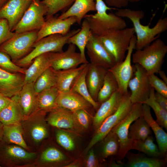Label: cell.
Wrapping results in <instances>:
<instances>
[{
    "instance_id": "12",
    "label": "cell",
    "mask_w": 167,
    "mask_h": 167,
    "mask_svg": "<svg viewBox=\"0 0 167 167\" xmlns=\"http://www.w3.org/2000/svg\"><path fill=\"white\" fill-rule=\"evenodd\" d=\"M75 45L69 44L67 49L61 52H49L50 67L56 71L76 68L89 63L84 60L80 53L76 52Z\"/></svg>"
},
{
    "instance_id": "35",
    "label": "cell",
    "mask_w": 167,
    "mask_h": 167,
    "mask_svg": "<svg viewBox=\"0 0 167 167\" xmlns=\"http://www.w3.org/2000/svg\"><path fill=\"white\" fill-rule=\"evenodd\" d=\"M152 133L150 127L142 115L130 125L128 138L132 142L133 140H144Z\"/></svg>"
},
{
    "instance_id": "45",
    "label": "cell",
    "mask_w": 167,
    "mask_h": 167,
    "mask_svg": "<svg viewBox=\"0 0 167 167\" xmlns=\"http://www.w3.org/2000/svg\"><path fill=\"white\" fill-rule=\"evenodd\" d=\"M148 77L151 87L156 92L167 98V84L155 74L148 75Z\"/></svg>"
},
{
    "instance_id": "18",
    "label": "cell",
    "mask_w": 167,
    "mask_h": 167,
    "mask_svg": "<svg viewBox=\"0 0 167 167\" xmlns=\"http://www.w3.org/2000/svg\"><path fill=\"white\" fill-rule=\"evenodd\" d=\"M46 120L53 126L78 131L73 112L68 109L57 106L49 112Z\"/></svg>"
},
{
    "instance_id": "5",
    "label": "cell",
    "mask_w": 167,
    "mask_h": 167,
    "mask_svg": "<svg viewBox=\"0 0 167 167\" xmlns=\"http://www.w3.org/2000/svg\"><path fill=\"white\" fill-rule=\"evenodd\" d=\"M135 33L133 27L126 28L101 36H95L116 63L125 58L131 40Z\"/></svg>"
},
{
    "instance_id": "13",
    "label": "cell",
    "mask_w": 167,
    "mask_h": 167,
    "mask_svg": "<svg viewBox=\"0 0 167 167\" xmlns=\"http://www.w3.org/2000/svg\"><path fill=\"white\" fill-rule=\"evenodd\" d=\"M45 113L37 110L21 122L22 129L29 134L34 142L38 143L46 138L48 131L45 119Z\"/></svg>"
},
{
    "instance_id": "22",
    "label": "cell",
    "mask_w": 167,
    "mask_h": 167,
    "mask_svg": "<svg viewBox=\"0 0 167 167\" xmlns=\"http://www.w3.org/2000/svg\"><path fill=\"white\" fill-rule=\"evenodd\" d=\"M34 82L24 84L18 95V101L25 117L37 110V95Z\"/></svg>"
},
{
    "instance_id": "56",
    "label": "cell",
    "mask_w": 167,
    "mask_h": 167,
    "mask_svg": "<svg viewBox=\"0 0 167 167\" xmlns=\"http://www.w3.org/2000/svg\"><path fill=\"white\" fill-rule=\"evenodd\" d=\"M1 165H0V167H1Z\"/></svg>"
},
{
    "instance_id": "28",
    "label": "cell",
    "mask_w": 167,
    "mask_h": 167,
    "mask_svg": "<svg viewBox=\"0 0 167 167\" xmlns=\"http://www.w3.org/2000/svg\"><path fill=\"white\" fill-rule=\"evenodd\" d=\"M88 63L83 64L79 66L74 68L56 71V87L59 91L64 92L70 90L75 79L81 73Z\"/></svg>"
},
{
    "instance_id": "9",
    "label": "cell",
    "mask_w": 167,
    "mask_h": 167,
    "mask_svg": "<svg viewBox=\"0 0 167 167\" xmlns=\"http://www.w3.org/2000/svg\"><path fill=\"white\" fill-rule=\"evenodd\" d=\"M47 12V8L42 1L32 0L12 32L20 33L39 30L45 23L44 17Z\"/></svg>"
},
{
    "instance_id": "23",
    "label": "cell",
    "mask_w": 167,
    "mask_h": 167,
    "mask_svg": "<svg viewBox=\"0 0 167 167\" xmlns=\"http://www.w3.org/2000/svg\"><path fill=\"white\" fill-rule=\"evenodd\" d=\"M151 108L142 104V116L155 135L159 150L164 157H167V134L153 118Z\"/></svg>"
},
{
    "instance_id": "8",
    "label": "cell",
    "mask_w": 167,
    "mask_h": 167,
    "mask_svg": "<svg viewBox=\"0 0 167 167\" xmlns=\"http://www.w3.org/2000/svg\"><path fill=\"white\" fill-rule=\"evenodd\" d=\"M38 30L16 33L0 45V51L7 54L14 62L23 58L37 40Z\"/></svg>"
},
{
    "instance_id": "21",
    "label": "cell",
    "mask_w": 167,
    "mask_h": 167,
    "mask_svg": "<svg viewBox=\"0 0 167 167\" xmlns=\"http://www.w3.org/2000/svg\"><path fill=\"white\" fill-rule=\"evenodd\" d=\"M123 95L118 90L101 103L93 117V125L95 129L96 130L106 118L117 110Z\"/></svg>"
},
{
    "instance_id": "32",
    "label": "cell",
    "mask_w": 167,
    "mask_h": 167,
    "mask_svg": "<svg viewBox=\"0 0 167 167\" xmlns=\"http://www.w3.org/2000/svg\"><path fill=\"white\" fill-rule=\"evenodd\" d=\"M21 123L4 125L2 140L7 143H13L28 150V146L23 136Z\"/></svg>"
},
{
    "instance_id": "44",
    "label": "cell",
    "mask_w": 167,
    "mask_h": 167,
    "mask_svg": "<svg viewBox=\"0 0 167 167\" xmlns=\"http://www.w3.org/2000/svg\"><path fill=\"white\" fill-rule=\"evenodd\" d=\"M75 119L78 131L87 129L90 123V118L86 110L80 109L73 112Z\"/></svg>"
},
{
    "instance_id": "11",
    "label": "cell",
    "mask_w": 167,
    "mask_h": 167,
    "mask_svg": "<svg viewBox=\"0 0 167 167\" xmlns=\"http://www.w3.org/2000/svg\"><path fill=\"white\" fill-rule=\"evenodd\" d=\"M135 76L128 84L131 92L130 99L133 104H142L149 97L151 87L146 70L137 64H135Z\"/></svg>"
},
{
    "instance_id": "36",
    "label": "cell",
    "mask_w": 167,
    "mask_h": 167,
    "mask_svg": "<svg viewBox=\"0 0 167 167\" xmlns=\"http://www.w3.org/2000/svg\"><path fill=\"white\" fill-rule=\"evenodd\" d=\"M118 89V86L116 79L113 74L108 70L103 84L98 93L97 101L99 103H102Z\"/></svg>"
},
{
    "instance_id": "1",
    "label": "cell",
    "mask_w": 167,
    "mask_h": 167,
    "mask_svg": "<svg viewBox=\"0 0 167 167\" xmlns=\"http://www.w3.org/2000/svg\"><path fill=\"white\" fill-rule=\"evenodd\" d=\"M115 14L119 17L129 19L132 23L136 35V50L142 49L149 45L167 30V17L161 18L155 25L150 28V23L143 25L140 23V20L143 18L145 15L142 10L120 8Z\"/></svg>"
},
{
    "instance_id": "10",
    "label": "cell",
    "mask_w": 167,
    "mask_h": 167,
    "mask_svg": "<svg viewBox=\"0 0 167 167\" xmlns=\"http://www.w3.org/2000/svg\"><path fill=\"white\" fill-rule=\"evenodd\" d=\"M136 41V36L134 35L131 40L124 59L108 69L113 75L118 82V91L123 95L129 92L128 84L133 76V68L131 61L133 52L135 49Z\"/></svg>"
},
{
    "instance_id": "31",
    "label": "cell",
    "mask_w": 167,
    "mask_h": 167,
    "mask_svg": "<svg viewBox=\"0 0 167 167\" xmlns=\"http://www.w3.org/2000/svg\"><path fill=\"white\" fill-rule=\"evenodd\" d=\"M88 21L84 19L82 22L80 31L71 37L68 41V44H72L77 46L80 51L83 58L88 61L85 55L86 46L92 35Z\"/></svg>"
},
{
    "instance_id": "55",
    "label": "cell",
    "mask_w": 167,
    "mask_h": 167,
    "mask_svg": "<svg viewBox=\"0 0 167 167\" xmlns=\"http://www.w3.org/2000/svg\"><path fill=\"white\" fill-rule=\"evenodd\" d=\"M7 0H0V6Z\"/></svg>"
},
{
    "instance_id": "7",
    "label": "cell",
    "mask_w": 167,
    "mask_h": 167,
    "mask_svg": "<svg viewBox=\"0 0 167 167\" xmlns=\"http://www.w3.org/2000/svg\"><path fill=\"white\" fill-rule=\"evenodd\" d=\"M130 95L129 92L123 95L117 110L106 118L96 130L92 139L84 150L85 153L88 152L94 145L102 140L128 114L133 105L130 99Z\"/></svg>"
},
{
    "instance_id": "4",
    "label": "cell",
    "mask_w": 167,
    "mask_h": 167,
    "mask_svg": "<svg viewBox=\"0 0 167 167\" xmlns=\"http://www.w3.org/2000/svg\"><path fill=\"white\" fill-rule=\"evenodd\" d=\"M80 29H73L66 35L55 34L48 36L36 41L33 45V50L21 58L15 61L20 66L29 65L36 57L49 52H61L64 45L68 43L69 38Z\"/></svg>"
},
{
    "instance_id": "49",
    "label": "cell",
    "mask_w": 167,
    "mask_h": 167,
    "mask_svg": "<svg viewBox=\"0 0 167 167\" xmlns=\"http://www.w3.org/2000/svg\"><path fill=\"white\" fill-rule=\"evenodd\" d=\"M155 99L159 105L164 110L167 111V98L157 92H155Z\"/></svg>"
},
{
    "instance_id": "16",
    "label": "cell",
    "mask_w": 167,
    "mask_h": 167,
    "mask_svg": "<svg viewBox=\"0 0 167 167\" xmlns=\"http://www.w3.org/2000/svg\"><path fill=\"white\" fill-rule=\"evenodd\" d=\"M76 23L77 19L74 16L64 19L53 16L47 18L44 25L38 31L36 41L51 35H66L70 31L71 26Z\"/></svg>"
},
{
    "instance_id": "33",
    "label": "cell",
    "mask_w": 167,
    "mask_h": 167,
    "mask_svg": "<svg viewBox=\"0 0 167 167\" xmlns=\"http://www.w3.org/2000/svg\"><path fill=\"white\" fill-rule=\"evenodd\" d=\"M154 139L152 135L144 140L132 141L131 149H135L143 153L150 157L162 158L163 156L158 146L154 143Z\"/></svg>"
},
{
    "instance_id": "30",
    "label": "cell",
    "mask_w": 167,
    "mask_h": 167,
    "mask_svg": "<svg viewBox=\"0 0 167 167\" xmlns=\"http://www.w3.org/2000/svg\"><path fill=\"white\" fill-rule=\"evenodd\" d=\"M59 91L56 86L41 92L37 95V110L46 113L57 107L56 101Z\"/></svg>"
},
{
    "instance_id": "43",
    "label": "cell",
    "mask_w": 167,
    "mask_h": 167,
    "mask_svg": "<svg viewBox=\"0 0 167 167\" xmlns=\"http://www.w3.org/2000/svg\"><path fill=\"white\" fill-rule=\"evenodd\" d=\"M0 68L11 72L24 74L26 69L12 62L6 53L0 51Z\"/></svg>"
},
{
    "instance_id": "46",
    "label": "cell",
    "mask_w": 167,
    "mask_h": 167,
    "mask_svg": "<svg viewBox=\"0 0 167 167\" xmlns=\"http://www.w3.org/2000/svg\"><path fill=\"white\" fill-rule=\"evenodd\" d=\"M15 33L10 30L6 19H0V45L11 38Z\"/></svg>"
},
{
    "instance_id": "26",
    "label": "cell",
    "mask_w": 167,
    "mask_h": 167,
    "mask_svg": "<svg viewBox=\"0 0 167 167\" xmlns=\"http://www.w3.org/2000/svg\"><path fill=\"white\" fill-rule=\"evenodd\" d=\"M95 0H75L73 4L66 11L58 18L64 19L74 16L77 19V23L81 24L83 18L91 11H96Z\"/></svg>"
},
{
    "instance_id": "54",
    "label": "cell",
    "mask_w": 167,
    "mask_h": 167,
    "mask_svg": "<svg viewBox=\"0 0 167 167\" xmlns=\"http://www.w3.org/2000/svg\"><path fill=\"white\" fill-rule=\"evenodd\" d=\"M129 2H138L140 1H143V0H129Z\"/></svg>"
},
{
    "instance_id": "39",
    "label": "cell",
    "mask_w": 167,
    "mask_h": 167,
    "mask_svg": "<svg viewBox=\"0 0 167 167\" xmlns=\"http://www.w3.org/2000/svg\"><path fill=\"white\" fill-rule=\"evenodd\" d=\"M154 93L155 90L151 87L149 97L143 104H147L152 109L156 118V121L161 127L167 130V111L163 109L156 101Z\"/></svg>"
},
{
    "instance_id": "50",
    "label": "cell",
    "mask_w": 167,
    "mask_h": 167,
    "mask_svg": "<svg viewBox=\"0 0 167 167\" xmlns=\"http://www.w3.org/2000/svg\"><path fill=\"white\" fill-rule=\"evenodd\" d=\"M11 98L6 97L0 93V112L11 101Z\"/></svg>"
},
{
    "instance_id": "2",
    "label": "cell",
    "mask_w": 167,
    "mask_h": 167,
    "mask_svg": "<svg viewBox=\"0 0 167 167\" xmlns=\"http://www.w3.org/2000/svg\"><path fill=\"white\" fill-rule=\"evenodd\" d=\"M95 1L96 13L86 15L84 18L88 21L93 35L101 36L126 27V23L122 17L115 13H107V10L114 8L108 6L103 0Z\"/></svg>"
},
{
    "instance_id": "29",
    "label": "cell",
    "mask_w": 167,
    "mask_h": 167,
    "mask_svg": "<svg viewBox=\"0 0 167 167\" xmlns=\"http://www.w3.org/2000/svg\"><path fill=\"white\" fill-rule=\"evenodd\" d=\"M24 74V84L34 82L47 69L50 67L49 53L36 58Z\"/></svg>"
},
{
    "instance_id": "53",
    "label": "cell",
    "mask_w": 167,
    "mask_h": 167,
    "mask_svg": "<svg viewBox=\"0 0 167 167\" xmlns=\"http://www.w3.org/2000/svg\"><path fill=\"white\" fill-rule=\"evenodd\" d=\"M79 166V163L78 161H76L73 162V163L70 164L66 166V167H78Z\"/></svg>"
},
{
    "instance_id": "17",
    "label": "cell",
    "mask_w": 167,
    "mask_h": 167,
    "mask_svg": "<svg viewBox=\"0 0 167 167\" xmlns=\"http://www.w3.org/2000/svg\"><path fill=\"white\" fill-rule=\"evenodd\" d=\"M0 68V93L11 98L18 95L24 84V76Z\"/></svg>"
},
{
    "instance_id": "15",
    "label": "cell",
    "mask_w": 167,
    "mask_h": 167,
    "mask_svg": "<svg viewBox=\"0 0 167 167\" xmlns=\"http://www.w3.org/2000/svg\"><path fill=\"white\" fill-rule=\"evenodd\" d=\"M32 0H8L0 8V19H5L10 30L20 21Z\"/></svg>"
},
{
    "instance_id": "6",
    "label": "cell",
    "mask_w": 167,
    "mask_h": 167,
    "mask_svg": "<svg viewBox=\"0 0 167 167\" xmlns=\"http://www.w3.org/2000/svg\"><path fill=\"white\" fill-rule=\"evenodd\" d=\"M142 115V104L134 103L126 116L112 129L116 134L119 140V148L116 159L118 163H123L122 160L131 150L132 142L128 138L130 126L135 120Z\"/></svg>"
},
{
    "instance_id": "24",
    "label": "cell",
    "mask_w": 167,
    "mask_h": 167,
    "mask_svg": "<svg viewBox=\"0 0 167 167\" xmlns=\"http://www.w3.org/2000/svg\"><path fill=\"white\" fill-rule=\"evenodd\" d=\"M23 148L6 144L3 140L0 141V164H7L10 161L15 159L27 160L33 159L36 156L33 152L25 151Z\"/></svg>"
},
{
    "instance_id": "20",
    "label": "cell",
    "mask_w": 167,
    "mask_h": 167,
    "mask_svg": "<svg viewBox=\"0 0 167 167\" xmlns=\"http://www.w3.org/2000/svg\"><path fill=\"white\" fill-rule=\"evenodd\" d=\"M108 71L104 67L88 63L86 82L90 95L96 101Z\"/></svg>"
},
{
    "instance_id": "52",
    "label": "cell",
    "mask_w": 167,
    "mask_h": 167,
    "mask_svg": "<svg viewBox=\"0 0 167 167\" xmlns=\"http://www.w3.org/2000/svg\"><path fill=\"white\" fill-rule=\"evenodd\" d=\"M3 124L0 121V141L3 139Z\"/></svg>"
},
{
    "instance_id": "34",
    "label": "cell",
    "mask_w": 167,
    "mask_h": 167,
    "mask_svg": "<svg viewBox=\"0 0 167 167\" xmlns=\"http://www.w3.org/2000/svg\"><path fill=\"white\" fill-rule=\"evenodd\" d=\"M88 63L75 79L70 90L80 94L87 100L94 109H97L99 107V103L95 101L91 97L88 90L86 82V76Z\"/></svg>"
},
{
    "instance_id": "14",
    "label": "cell",
    "mask_w": 167,
    "mask_h": 167,
    "mask_svg": "<svg viewBox=\"0 0 167 167\" xmlns=\"http://www.w3.org/2000/svg\"><path fill=\"white\" fill-rule=\"evenodd\" d=\"M86 48L90 63L108 69L116 64L112 56L99 41L96 36L93 34L88 42Z\"/></svg>"
},
{
    "instance_id": "40",
    "label": "cell",
    "mask_w": 167,
    "mask_h": 167,
    "mask_svg": "<svg viewBox=\"0 0 167 167\" xmlns=\"http://www.w3.org/2000/svg\"><path fill=\"white\" fill-rule=\"evenodd\" d=\"M75 0H43L42 2L48 9L47 19L53 16L56 13L73 3Z\"/></svg>"
},
{
    "instance_id": "38",
    "label": "cell",
    "mask_w": 167,
    "mask_h": 167,
    "mask_svg": "<svg viewBox=\"0 0 167 167\" xmlns=\"http://www.w3.org/2000/svg\"><path fill=\"white\" fill-rule=\"evenodd\" d=\"M56 72L50 67L45 71L34 83V87L38 94L45 89L56 86Z\"/></svg>"
},
{
    "instance_id": "48",
    "label": "cell",
    "mask_w": 167,
    "mask_h": 167,
    "mask_svg": "<svg viewBox=\"0 0 167 167\" xmlns=\"http://www.w3.org/2000/svg\"><path fill=\"white\" fill-rule=\"evenodd\" d=\"M105 4L109 7L119 9L127 6L130 2L129 0H105Z\"/></svg>"
},
{
    "instance_id": "42",
    "label": "cell",
    "mask_w": 167,
    "mask_h": 167,
    "mask_svg": "<svg viewBox=\"0 0 167 167\" xmlns=\"http://www.w3.org/2000/svg\"><path fill=\"white\" fill-rule=\"evenodd\" d=\"M55 136L58 143L64 149L68 151H71L75 149V141L69 133L62 130H57Z\"/></svg>"
},
{
    "instance_id": "19",
    "label": "cell",
    "mask_w": 167,
    "mask_h": 167,
    "mask_svg": "<svg viewBox=\"0 0 167 167\" xmlns=\"http://www.w3.org/2000/svg\"><path fill=\"white\" fill-rule=\"evenodd\" d=\"M56 103L58 107H62L72 112L80 109L87 110L92 107L81 95L71 90L64 92H59Z\"/></svg>"
},
{
    "instance_id": "27",
    "label": "cell",
    "mask_w": 167,
    "mask_h": 167,
    "mask_svg": "<svg viewBox=\"0 0 167 167\" xmlns=\"http://www.w3.org/2000/svg\"><path fill=\"white\" fill-rule=\"evenodd\" d=\"M125 157L127 161L125 165L129 167H162L165 166L167 162V157H150L144 153H135L129 151Z\"/></svg>"
},
{
    "instance_id": "51",
    "label": "cell",
    "mask_w": 167,
    "mask_h": 167,
    "mask_svg": "<svg viewBox=\"0 0 167 167\" xmlns=\"http://www.w3.org/2000/svg\"><path fill=\"white\" fill-rule=\"evenodd\" d=\"M161 79L167 84V77L165 72L162 70H160L158 72Z\"/></svg>"
},
{
    "instance_id": "37",
    "label": "cell",
    "mask_w": 167,
    "mask_h": 167,
    "mask_svg": "<svg viewBox=\"0 0 167 167\" xmlns=\"http://www.w3.org/2000/svg\"><path fill=\"white\" fill-rule=\"evenodd\" d=\"M101 155L102 159L117 155L119 148V142L116 134L112 130L102 139Z\"/></svg>"
},
{
    "instance_id": "3",
    "label": "cell",
    "mask_w": 167,
    "mask_h": 167,
    "mask_svg": "<svg viewBox=\"0 0 167 167\" xmlns=\"http://www.w3.org/2000/svg\"><path fill=\"white\" fill-rule=\"evenodd\" d=\"M167 53V45L159 38L132 55L133 63L142 66L148 75L157 73L161 70Z\"/></svg>"
},
{
    "instance_id": "25",
    "label": "cell",
    "mask_w": 167,
    "mask_h": 167,
    "mask_svg": "<svg viewBox=\"0 0 167 167\" xmlns=\"http://www.w3.org/2000/svg\"><path fill=\"white\" fill-rule=\"evenodd\" d=\"M11 99V102L0 112V121L3 125L20 123L25 118L18 101V95Z\"/></svg>"
},
{
    "instance_id": "41",
    "label": "cell",
    "mask_w": 167,
    "mask_h": 167,
    "mask_svg": "<svg viewBox=\"0 0 167 167\" xmlns=\"http://www.w3.org/2000/svg\"><path fill=\"white\" fill-rule=\"evenodd\" d=\"M66 159L65 156L62 152L53 147L45 149L42 153L40 157L41 161L45 163L61 162Z\"/></svg>"
},
{
    "instance_id": "47",
    "label": "cell",
    "mask_w": 167,
    "mask_h": 167,
    "mask_svg": "<svg viewBox=\"0 0 167 167\" xmlns=\"http://www.w3.org/2000/svg\"><path fill=\"white\" fill-rule=\"evenodd\" d=\"M85 161V165L87 167H97L100 166L98 159L95 155L93 149L89 151Z\"/></svg>"
}]
</instances>
